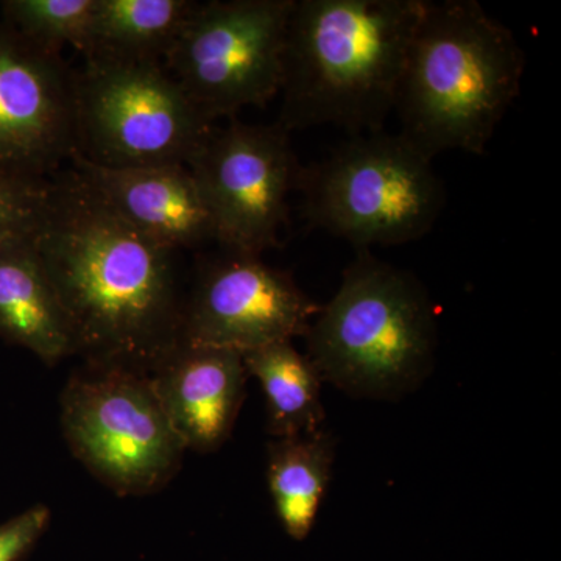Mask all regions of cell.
<instances>
[{
  "label": "cell",
  "mask_w": 561,
  "mask_h": 561,
  "mask_svg": "<svg viewBox=\"0 0 561 561\" xmlns=\"http://www.w3.org/2000/svg\"><path fill=\"white\" fill-rule=\"evenodd\" d=\"M33 243L84 359L149 373L180 345L175 251L122 219L76 169L51 176Z\"/></svg>",
  "instance_id": "1"
},
{
  "label": "cell",
  "mask_w": 561,
  "mask_h": 561,
  "mask_svg": "<svg viewBox=\"0 0 561 561\" xmlns=\"http://www.w3.org/2000/svg\"><path fill=\"white\" fill-rule=\"evenodd\" d=\"M426 0H295L276 124L381 131Z\"/></svg>",
  "instance_id": "2"
},
{
  "label": "cell",
  "mask_w": 561,
  "mask_h": 561,
  "mask_svg": "<svg viewBox=\"0 0 561 561\" xmlns=\"http://www.w3.org/2000/svg\"><path fill=\"white\" fill-rule=\"evenodd\" d=\"M524 69L516 36L478 2L426 0L394 105L400 135L431 160L449 150L482 157Z\"/></svg>",
  "instance_id": "3"
},
{
  "label": "cell",
  "mask_w": 561,
  "mask_h": 561,
  "mask_svg": "<svg viewBox=\"0 0 561 561\" xmlns=\"http://www.w3.org/2000/svg\"><path fill=\"white\" fill-rule=\"evenodd\" d=\"M305 339L323 382L350 397L393 401L432 371L437 317L411 272L357 250Z\"/></svg>",
  "instance_id": "4"
},
{
  "label": "cell",
  "mask_w": 561,
  "mask_h": 561,
  "mask_svg": "<svg viewBox=\"0 0 561 561\" xmlns=\"http://www.w3.org/2000/svg\"><path fill=\"white\" fill-rule=\"evenodd\" d=\"M305 219L354 249L404 245L430 234L446 194L431 158L404 136H351L330 157L301 168Z\"/></svg>",
  "instance_id": "5"
},
{
  "label": "cell",
  "mask_w": 561,
  "mask_h": 561,
  "mask_svg": "<svg viewBox=\"0 0 561 561\" xmlns=\"http://www.w3.org/2000/svg\"><path fill=\"white\" fill-rule=\"evenodd\" d=\"M214 128L160 61L87 58L73 70V153L94 164H187Z\"/></svg>",
  "instance_id": "6"
},
{
  "label": "cell",
  "mask_w": 561,
  "mask_h": 561,
  "mask_svg": "<svg viewBox=\"0 0 561 561\" xmlns=\"http://www.w3.org/2000/svg\"><path fill=\"white\" fill-rule=\"evenodd\" d=\"M61 424L70 451L121 496H144L171 482L183 463L149 373L92 364L77 371L61 394Z\"/></svg>",
  "instance_id": "7"
},
{
  "label": "cell",
  "mask_w": 561,
  "mask_h": 561,
  "mask_svg": "<svg viewBox=\"0 0 561 561\" xmlns=\"http://www.w3.org/2000/svg\"><path fill=\"white\" fill-rule=\"evenodd\" d=\"M295 0L195 2L164 68L216 122L279 95Z\"/></svg>",
  "instance_id": "8"
},
{
  "label": "cell",
  "mask_w": 561,
  "mask_h": 561,
  "mask_svg": "<svg viewBox=\"0 0 561 561\" xmlns=\"http://www.w3.org/2000/svg\"><path fill=\"white\" fill-rule=\"evenodd\" d=\"M187 168L201 186L217 243L251 256L278 245L287 198L297 192L302 168L290 133L276 122L232 121L209 133Z\"/></svg>",
  "instance_id": "9"
},
{
  "label": "cell",
  "mask_w": 561,
  "mask_h": 561,
  "mask_svg": "<svg viewBox=\"0 0 561 561\" xmlns=\"http://www.w3.org/2000/svg\"><path fill=\"white\" fill-rule=\"evenodd\" d=\"M320 308L289 273L228 251L206 265L184 302L181 342L245 354L305 337Z\"/></svg>",
  "instance_id": "10"
},
{
  "label": "cell",
  "mask_w": 561,
  "mask_h": 561,
  "mask_svg": "<svg viewBox=\"0 0 561 561\" xmlns=\"http://www.w3.org/2000/svg\"><path fill=\"white\" fill-rule=\"evenodd\" d=\"M73 151V70L0 21V165L50 179Z\"/></svg>",
  "instance_id": "11"
},
{
  "label": "cell",
  "mask_w": 561,
  "mask_h": 561,
  "mask_svg": "<svg viewBox=\"0 0 561 561\" xmlns=\"http://www.w3.org/2000/svg\"><path fill=\"white\" fill-rule=\"evenodd\" d=\"M149 376L184 448L214 453L230 438L250 378L243 354L181 342Z\"/></svg>",
  "instance_id": "12"
},
{
  "label": "cell",
  "mask_w": 561,
  "mask_h": 561,
  "mask_svg": "<svg viewBox=\"0 0 561 561\" xmlns=\"http://www.w3.org/2000/svg\"><path fill=\"white\" fill-rule=\"evenodd\" d=\"M70 168L151 241L179 251L216 242L213 219L187 164L106 168L72 153Z\"/></svg>",
  "instance_id": "13"
},
{
  "label": "cell",
  "mask_w": 561,
  "mask_h": 561,
  "mask_svg": "<svg viewBox=\"0 0 561 561\" xmlns=\"http://www.w3.org/2000/svg\"><path fill=\"white\" fill-rule=\"evenodd\" d=\"M0 339L47 365L77 354L68 317L33 238L0 249Z\"/></svg>",
  "instance_id": "14"
},
{
  "label": "cell",
  "mask_w": 561,
  "mask_h": 561,
  "mask_svg": "<svg viewBox=\"0 0 561 561\" xmlns=\"http://www.w3.org/2000/svg\"><path fill=\"white\" fill-rule=\"evenodd\" d=\"M335 460L334 437L324 430L275 438L267 448V481L280 526L305 541L327 496Z\"/></svg>",
  "instance_id": "15"
},
{
  "label": "cell",
  "mask_w": 561,
  "mask_h": 561,
  "mask_svg": "<svg viewBox=\"0 0 561 561\" xmlns=\"http://www.w3.org/2000/svg\"><path fill=\"white\" fill-rule=\"evenodd\" d=\"M194 0H95L83 58L164 62Z\"/></svg>",
  "instance_id": "16"
},
{
  "label": "cell",
  "mask_w": 561,
  "mask_h": 561,
  "mask_svg": "<svg viewBox=\"0 0 561 561\" xmlns=\"http://www.w3.org/2000/svg\"><path fill=\"white\" fill-rule=\"evenodd\" d=\"M243 362L249 376L256 378L264 391L272 437H298L323 430V379L294 342H276L249 351L243 354Z\"/></svg>",
  "instance_id": "17"
},
{
  "label": "cell",
  "mask_w": 561,
  "mask_h": 561,
  "mask_svg": "<svg viewBox=\"0 0 561 561\" xmlns=\"http://www.w3.org/2000/svg\"><path fill=\"white\" fill-rule=\"evenodd\" d=\"M95 0H5L2 20L41 49L61 54L66 46L83 55Z\"/></svg>",
  "instance_id": "18"
},
{
  "label": "cell",
  "mask_w": 561,
  "mask_h": 561,
  "mask_svg": "<svg viewBox=\"0 0 561 561\" xmlns=\"http://www.w3.org/2000/svg\"><path fill=\"white\" fill-rule=\"evenodd\" d=\"M51 176L31 175L0 165V249L32 239L46 216Z\"/></svg>",
  "instance_id": "19"
},
{
  "label": "cell",
  "mask_w": 561,
  "mask_h": 561,
  "mask_svg": "<svg viewBox=\"0 0 561 561\" xmlns=\"http://www.w3.org/2000/svg\"><path fill=\"white\" fill-rule=\"evenodd\" d=\"M51 513L38 504L0 524V561H25L49 529Z\"/></svg>",
  "instance_id": "20"
}]
</instances>
